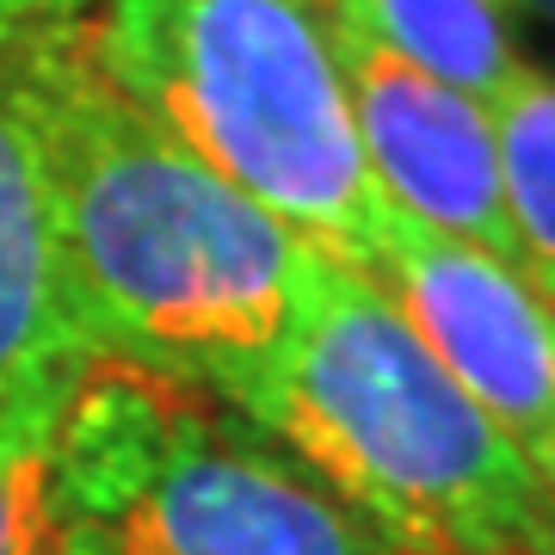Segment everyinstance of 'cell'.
Masks as SVG:
<instances>
[{"mask_svg": "<svg viewBox=\"0 0 555 555\" xmlns=\"http://www.w3.org/2000/svg\"><path fill=\"white\" fill-rule=\"evenodd\" d=\"M0 43L43 155L93 364L241 408L291 334L309 241L160 130L105 75L75 13Z\"/></svg>", "mask_w": 555, "mask_h": 555, "instance_id": "1", "label": "cell"}, {"mask_svg": "<svg viewBox=\"0 0 555 555\" xmlns=\"http://www.w3.org/2000/svg\"><path fill=\"white\" fill-rule=\"evenodd\" d=\"M241 414L396 555H555V494L371 272L309 247L291 334Z\"/></svg>", "mask_w": 555, "mask_h": 555, "instance_id": "2", "label": "cell"}, {"mask_svg": "<svg viewBox=\"0 0 555 555\" xmlns=\"http://www.w3.org/2000/svg\"><path fill=\"white\" fill-rule=\"evenodd\" d=\"M75 20L160 130L364 272L389 198L358 149L327 0H87Z\"/></svg>", "mask_w": 555, "mask_h": 555, "instance_id": "3", "label": "cell"}, {"mask_svg": "<svg viewBox=\"0 0 555 555\" xmlns=\"http://www.w3.org/2000/svg\"><path fill=\"white\" fill-rule=\"evenodd\" d=\"M62 555H396L222 396L93 364L50 451Z\"/></svg>", "mask_w": 555, "mask_h": 555, "instance_id": "4", "label": "cell"}, {"mask_svg": "<svg viewBox=\"0 0 555 555\" xmlns=\"http://www.w3.org/2000/svg\"><path fill=\"white\" fill-rule=\"evenodd\" d=\"M364 272L383 284L426 352L451 371L481 414L513 438L555 494V321L550 297L506 259L433 235L389 210Z\"/></svg>", "mask_w": 555, "mask_h": 555, "instance_id": "5", "label": "cell"}, {"mask_svg": "<svg viewBox=\"0 0 555 555\" xmlns=\"http://www.w3.org/2000/svg\"><path fill=\"white\" fill-rule=\"evenodd\" d=\"M327 7H334V50L346 100H352L358 149L389 210L525 272L488 105L389 50L346 0H327Z\"/></svg>", "mask_w": 555, "mask_h": 555, "instance_id": "6", "label": "cell"}, {"mask_svg": "<svg viewBox=\"0 0 555 555\" xmlns=\"http://www.w3.org/2000/svg\"><path fill=\"white\" fill-rule=\"evenodd\" d=\"M93 346L62 272L50 179L0 43V433H56Z\"/></svg>", "mask_w": 555, "mask_h": 555, "instance_id": "7", "label": "cell"}, {"mask_svg": "<svg viewBox=\"0 0 555 555\" xmlns=\"http://www.w3.org/2000/svg\"><path fill=\"white\" fill-rule=\"evenodd\" d=\"M346 7L389 50H401L426 75L451 80L456 93L481 105H494L525 68L500 0H346Z\"/></svg>", "mask_w": 555, "mask_h": 555, "instance_id": "8", "label": "cell"}, {"mask_svg": "<svg viewBox=\"0 0 555 555\" xmlns=\"http://www.w3.org/2000/svg\"><path fill=\"white\" fill-rule=\"evenodd\" d=\"M488 118L525 278L555 297V75L518 68V80L488 105Z\"/></svg>", "mask_w": 555, "mask_h": 555, "instance_id": "9", "label": "cell"}, {"mask_svg": "<svg viewBox=\"0 0 555 555\" xmlns=\"http://www.w3.org/2000/svg\"><path fill=\"white\" fill-rule=\"evenodd\" d=\"M50 451H56V433H0V555L56 550Z\"/></svg>", "mask_w": 555, "mask_h": 555, "instance_id": "10", "label": "cell"}, {"mask_svg": "<svg viewBox=\"0 0 555 555\" xmlns=\"http://www.w3.org/2000/svg\"><path fill=\"white\" fill-rule=\"evenodd\" d=\"M87 0H0V38H13L25 25H50V20H68L80 13Z\"/></svg>", "mask_w": 555, "mask_h": 555, "instance_id": "11", "label": "cell"}, {"mask_svg": "<svg viewBox=\"0 0 555 555\" xmlns=\"http://www.w3.org/2000/svg\"><path fill=\"white\" fill-rule=\"evenodd\" d=\"M506 7H525V13H543V20H555V0H506Z\"/></svg>", "mask_w": 555, "mask_h": 555, "instance_id": "12", "label": "cell"}, {"mask_svg": "<svg viewBox=\"0 0 555 555\" xmlns=\"http://www.w3.org/2000/svg\"><path fill=\"white\" fill-rule=\"evenodd\" d=\"M550 321H555V297H550Z\"/></svg>", "mask_w": 555, "mask_h": 555, "instance_id": "13", "label": "cell"}, {"mask_svg": "<svg viewBox=\"0 0 555 555\" xmlns=\"http://www.w3.org/2000/svg\"><path fill=\"white\" fill-rule=\"evenodd\" d=\"M50 555H62V550H50Z\"/></svg>", "mask_w": 555, "mask_h": 555, "instance_id": "14", "label": "cell"}, {"mask_svg": "<svg viewBox=\"0 0 555 555\" xmlns=\"http://www.w3.org/2000/svg\"><path fill=\"white\" fill-rule=\"evenodd\" d=\"M500 7H506V0H500Z\"/></svg>", "mask_w": 555, "mask_h": 555, "instance_id": "15", "label": "cell"}]
</instances>
